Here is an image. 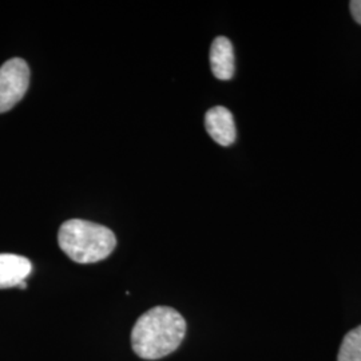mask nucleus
Returning a JSON list of instances; mask_svg holds the SVG:
<instances>
[{
	"label": "nucleus",
	"instance_id": "nucleus-1",
	"mask_svg": "<svg viewBox=\"0 0 361 361\" xmlns=\"http://www.w3.org/2000/svg\"><path fill=\"white\" fill-rule=\"evenodd\" d=\"M186 334V322L170 307H155L142 314L131 331L134 352L145 360H158L178 348Z\"/></svg>",
	"mask_w": 361,
	"mask_h": 361
},
{
	"label": "nucleus",
	"instance_id": "nucleus-2",
	"mask_svg": "<svg viewBox=\"0 0 361 361\" xmlns=\"http://www.w3.org/2000/svg\"><path fill=\"white\" fill-rule=\"evenodd\" d=\"M58 244L66 256L78 264H94L113 253L116 237L104 225L73 219L66 221L59 228Z\"/></svg>",
	"mask_w": 361,
	"mask_h": 361
},
{
	"label": "nucleus",
	"instance_id": "nucleus-3",
	"mask_svg": "<svg viewBox=\"0 0 361 361\" xmlns=\"http://www.w3.org/2000/svg\"><path fill=\"white\" fill-rule=\"evenodd\" d=\"M30 68L20 58H13L0 67V113L11 110L26 95Z\"/></svg>",
	"mask_w": 361,
	"mask_h": 361
},
{
	"label": "nucleus",
	"instance_id": "nucleus-4",
	"mask_svg": "<svg viewBox=\"0 0 361 361\" xmlns=\"http://www.w3.org/2000/svg\"><path fill=\"white\" fill-rule=\"evenodd\" d=\"M205 128L213 141L221 146H231L235 142L237 130L233 114L224 106L210 109L205 116Z\"/></svg>",
	"mask_w": 361,
	"mask_h": 361
},
{
	"label": "nucleus",
	"instance_id": "nucleus-5",
	"mask_svg": "<svg viewBox=\"0 0 361 361\" xmlns=\"http://www.w3.org/2000/svg\"><path fill=\"white\" fill-rule=\"evenodd\" d=\"M31 271L32 265L28 258L10 253L0 255V289L19 288Z\"/></svg>",
	"mask_w": 361,
	"mask_h": 361
},
{
	"label": "nucleus",
	"instance_id": "nucleus-6",
	"mask_svg": "<svg viewBox=\"0 0 361 361\" xmlns=\"http://www.w3.org/2000/svg\"><path fill=\"white\" fill-rule=\"evenodd\" d=\"M210 67L219 80H231L234 75V50L226 37H217L210 47Z\"/></svg>",
	"mask_w": 361,
	"mask_h": 361
},
{
	"label": "nucleus",
	"instance_id": "nucleus-7",
	"mask_svg": "<svg viewBox=\"0 0 361 361\" xmlns=\"http://www.w3.org/2000/svg\"><path fill=\"white\" fill-rule=\"evenodd\" d=\"M337 361H361V325L345 335Z\"/></svg>",
	"mask_w": 361,
	"mask_h": 361
},
{
	"label": "nucleus",
	"instance_id": "nucleus-8",
	"mask_svg": "<svg viewBox=\"0 0 361 361\" xmlns=\"http://www.w3.org/2000/svg\"><path fill=\"white\" fill-rule=\"evenodd\" d=\"M349 11L352 13L353 20L361 26V0H352L349 3Z\"/></svg>",
	"mask_w": 361,
	"mask_h": 361
}]
</instances>
